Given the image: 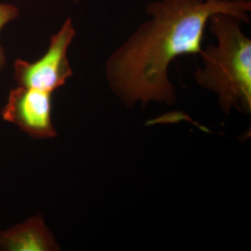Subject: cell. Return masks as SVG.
Here are the masks:
<instances>
[{
  "label": "cell",
  "mask_w": 251,
  "mask_h": 251,
  "mask_svg": "<svg viewBox=\"0 0 251 251\" xmlns=\"http://www.w3.org/2000/svg\"><path fill=\"white\" fill-rule=\"evenodd\" d=\"M75 34L71 19H67L51 36L50 46L41 58L32 63L16 60L13 74L18 86L50 93L64 86L73 75L67 53Z\"/></svg>",
  "instance_id": "obj_3"
},
{
  "label": "cell",
  "mask_w": 251,
  "mask_h": 251,
  "mask_svg": "<svg viewBox=\"0 0 251 251\" xmlns=\"http://www.w3.org/2000/svg\"><path fill=\"white\" fill-rule=\"evenodd\" d=\"M61 250L42 216L27 218L24 222L0 231V251H57Z\"/></svg>",
  "instance_id": "obj_5"
},
{
  "label": "cell",
  "mask_w": 251,
  "mask_h": 251,
  "mask_svg": "<svg viewBox=\"0 0 251 251\" xmlns=\"http://www.w3.org/2000/svg\"><path fill=\"white\" fill-rule=\"evenodd\" d=\"M240 20L226 13L214 14L209 29L217 45L207 46L200 56L204 67L195 77L198 85L214 92L225 114L236 109L251 113V40L241 30Z\"/></svg>",
  "instance_id": "obj_2"
},
{
  "label": "cell",
  "mask_w": 251,
  "mask_h": 251,
  "mask_svg": "<svg viewBox=\"0 0 251 251\" xmlns=\"http://www.w3.org/2000/svg\"><path fill=\"white\" fill-rule=\"evenodd\" d=\"M19 16V10L15 6L9 4H0V32L2 28L9 22L17 18ZM6 65V55L5 51L0 44V73L3 71Z\"/></svg>",
  "instance_id": "obj_6"
},
{
  "label": "cell",
  "mask_w": 251,
  "mask_h": 251,
  "mask_svg": "<svg viewBox=\"0 0 251 251\" xmlns=\"http://www.w3.org/2000/svg\"><path fill=\"white\" fill-rule=\"evenodd\" d=\"M250 0H158L146 12L152 19L140 25L108 58L106 78L113 93L127 107L154 101L172 105L176 91L169 79L171 62L200 54L210 18L226 13L249 23Z\"/></svg>",
  "instance_id": "obj_1"
},
{
  "label": "cell",
  "mask_w": 251,
  "mask_h": 251,
  "mask_svg": "<svg viewBox=\"0 0 251 251\" xmlns=\"http://www.w3.org/2000/svg\"><path fill=\"white\" fill-rule=\"evenodd\" d=\"M51 97L52 93L18 86L9 91L1 117L32 138L53 139Z\"/></svg>",
  "instance_id": "obj_4"
}]
</instances>
